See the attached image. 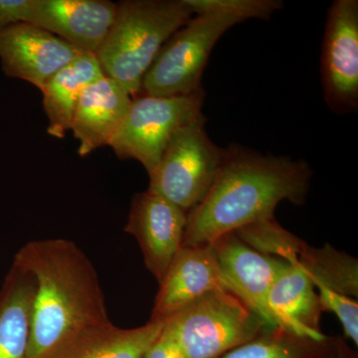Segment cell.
Segmentation results:
<instances>
[{"mask_svg":"<svg viewBox=\"0 0 358 358\" xmlns=\"http://www.w3.org/2000/svg\"><path fill=\"white\" fill-rule=\"evenodd\" d=\"M313 171L305 160L226 148L222 166L208 194L187 213L182 247L213 243L249 224L274 218L284 200L307 201Z\"/></svg>","mask_w":358,"mask_h":358,"instance_id":"1","label":"cell"},{"mask_svg":"<svg viewBox=\"0 0 358 358\" xmlns=\"http://www.w3.org/2000/svg\"><path fill=\"white\" fill-rule=\"evenodd\" d=\"M13 263L36 282L26 358H48L76 334L110 322L98 273L74 242H28Z\"/></svg>","mask_w":358,"mask_h":358,"instance_id":"2","label":"cell"},{"mask_svg":"<svg viewBox=\"0 0 358 358\" xmlns=\"http://www.w3.org/2000/svg\"><path fill=\"white\" fill-rule=\"evenodd\" d=\"M185 0H124L96 57L105 76L129 95L141 83L162 47L192 18Z\"/></svg>","mask_w":358,"mask_h":358,"instance_id":"3","label":"cell"},{"mask_svg":"<svg viewBox=\"0 0 358 358\" xmlns=\"http://www.w3.org/2000/svg\"><path fill=\"white\" fill-rule=\"evenodd\" d=\"M186 358H221L274 329L228 289L200 296L166 320Z\"/></svg>","mask_w":358,"mask_h":358,"instance_id":"4","label":"cell"},{"mask_svg":"<svg viewBox=\"0 0 358 358\" xmlns=\"http://www.w3.org/2000/svg\"><path fill=\"white\" fill-rule=\"evenodd\" d=\"M206 119H196L179 129L150 176L148 192L187 212L208 194L222 166L226 148H219L205 129Z\"/></svg>","mask_w":358,"mask_h":358,"instance_id":"5","label":"cell"},{"mask_svg":"<svg viewBox=\"0 0 358 358\" xmlns=\"http://www.w3.org/2000/svg\"><path fill=\"white\" fill-rule=\"evenodd\" d=\"M240 22L216 14L195 15L162 47L143 77L141 91L155 96H185L199 91L216 42Z\"/></svg>","mask_w":358,"mask_h":358,"instance_id":"6","label":"cell"},{"mask_svg":"<svg viewBox=\"0 0 358 358\" xmlns=\"http://www.w3.org/2000/svg\"><path fill=\"white\" fill-rule=\"evenodd\" d=\"M204 90L189 95L133 99L110 147L121 159L140 162L152 173L179 129L202 114Z\"/></svg>","mask_w":358,"mask_h":358,"instance_id":"7","label":"cell"},{"mask_svg":"<svg viewBox=\"0 0 358 358\" xmlns=\"http://www.w3.org/2000/svg\"><path fill=\"white\" fill-rule=\"evenodd\" d=\"M324 100L336 114L358 108V1L336 0L327 11L322 46Z\"/></svg>","mask_w":358,"mask_h":358,"instance_id":"8","label":"cell"},{"mask_svg":"<svg viewBox=\"0 0 358 358\" xmlns=\"http://www.w3.org/2000/svg\"><path fill=\"white\" fill-rule=\"evenodd\" d=\"M83 50L28 22L0 28V63L7 77L38 88Z\"/></svg>","mask_w":358,"mask_h":358,"instance_id":"9","label":"cell"},{"mask_svg":"<svg viewBox=\"0 0 358 358\" xmlns=\"http://www.w3.org/2000/svg\"><path fill=\"white\" fill-rule=\"evenodd\" d=\"M187 212L157 193H138L131 200L124 231L133 235L145 267L157 282L182 248Z\"/></svg>","mask_w":358,"mask_h":358,"instance_id":"10","label":"cell"},{"mask_svg":"<svg viewBox=\"0 0 358 358\" xmlns=\"http://www.w3.org/2000/svg\"><path fill=\"white\" fill-rule=\"evenodd\" d=\"M109 0H28L23 22L37 26L96 55L114 22Z\"/></svg>","mask_w":358,"mask_h":358,"instance_id":"11","label":"cell"},{"mask_svg":"<svg viewBox=\"0 0 358 358\" xmlns=\"http://www.w3.org/2000/svg\"><path fill=\"white\" fill-rule=\"evenodd\" d=\"M211 245L228 291L236 294L271 326L278 327L268 296L287 261L259 253L234 232L223 235Z\"/></svg>","mask_w":358,"mask_h":358,"instance_id":"12","label":"cell"},{"mask_svg":"<svg viewBox=\"0 0 358 358\" xmlns=\"http://www.w3.org/2000/svg\"><path fill=\"white\" fill-rule=\"evenodd\" d=\"M159 284L150 320L155 322H164L208 292L227 289L211 244L182 247Z\"/></svg>","mask_w":358,"mask_h":358,"instance_id":"13","label":"cell"},{"mask_svg":"<svg viewBox=\"0 0 358 358\" xmlns=\"http://www.w3.org/2000/svg\"><path fill=\"white\" fill-rule=\"evenodd\" d=\"M133 98L107 76L84 90L75 109L70 131L79 141L78 154L84 157L110 145L126 120Z\"/></svg>","mask_w":358,"mask_h":358,"instance_id":"14","label":"cell"},{"mask_svg":"<svg viewBox=\"0 0 358 358\" xmlns=\"http://www.w3.org/2000/svg\"><path fill=\"white\" fill-rule=\"evenodd\" d=\"M275 326L299 336L324 338L320 320L324 312L312 280L299 262H287L268 296Z\"/></svg>","mask_w":358,"mask_h":358,"instance_id":"15","label":"cell"},{"mask_svg":"<svg viewBox=\"0 0 358 358\" xmlns=\"http://www.w3.org/2000/svg\"><path fill=\"white\" fill-rule=\"evenodd\" d=\"M164 326L166 320H150L134 329L112 322L98 324L76 334L48 358H143Z\"/></svg>","mask_w":358,"mask_h":358,"instance_id":"16","label":"cell"},{"mask_svg":"<svg viewBox=\"0 0 358 358\" xmlns=\"http://www.w3.org/2000/svg\"><path fill=\"white\" fill-rule=\"evenodd\" d=\"M103 76L98 59L89 52H83L59 70L41 90L48 120L47 133L56 138H64L84 90Z\"/></svg>","mask_w":358,"mask_h":358,"instance_id":"17","label":"cell"},{"mask_svg":"<svg viewBox=\"0 0 358 358\" xmlns=\"http://www.w3.org/2000/svg\"><path fill=\"white\" fill-rule=\"evenodd\" d=\"M36 282L13 263L0 289V358H26Z\"/></svg>","mask_w":358,"mask_h":358,"instance_id":"18","label":"cell"},{"mask_svg":"<svg viewBox=\"0 0 358 358\" xmlns=\"http://www.w3.org/2000/svg\"><path fill=\"white\" fill-rule=\"evenodd\" d=\"M338 336L313 338L274 327L221 358H338Z\"/></svg>","mask_w":358,"mask_h":358,"instance_id":"19","label":"cell"},{"mask_svg":"<svg viewBox=\"0 0 358 358\" xmlns=\"http://www.w3.org/2000/svg\"><path fill=\"white\" fill-rule=\"evenodd\" d=\"M298 262L315 288L324 287L357 300L358 261L355 257L329 244L315 248L307 243L299 255Z\"/></svg>","mask_w":358,"mask_h":358,"instance_id":"20","label":"cell"},{"mask_svg":"<svg viewBox=\"0 0 358 358\" xmlns=\"http://www.w3.org/2000/svg\"><path fill=\"white\" fill-rule=\"evenodd\" d=\"M245 244L264 255L277 257L289 263L298 262L307 242L285 229L275 218L263 219L234 231Z\"/></svg>","mask_w":358,"mask_h":358,"instance_id":"21","label":"cell"},{"mask_svg":"<svg viewBox=\"0 0 358 358\" xmlns=\"http://www.w3.org/2000/svg\"><path fill=\"white\" fill-rule=\"evenodd\" d=\"M192 14H216L241 21L249 18L268 20L282 7L280 0H185Z\"/></svg>","mask_w":358,"mask_h":358,"instance_id":"22","label":"cell"},{"mask_svg":"<svg viewBox=\"0 0 358 358\" xmlns=\"http://www.w3.org/2000/svg\"><path fill=\"white\" fill-rule=\"evenodd\" d=\"M319 289L320 303L324 312L334 313L338 317L345 339H350L355 346H358V303L355 299L345 296L324 288L317 287Z\"/></svg>","mask_w":358,"mask_h":358,"instance_id":"23","label":"cell"},{"mask_svg":"<svg viewBox=\"0 0 358 358\" xmlns=\"http://www.w3.org/2000/svg\"><path fill=\"white\" fill-rule=\"evenodd\" d=\"M143 358H186L171 329L164 326L159 338L150 346Z\"/></svg>","mask_w":358,"mask_h":358,"instance_id":"24","label":"cell"},{"mask_svg":"<svg viewBox=\"0 0 358 358\" xmlns=\"http://www.w3.org/2000/svg\"><path fill=\"white\" fill-rule=\"evenodd\" d=\"M28 0H0V28L21 22Z\"/></svg>","mask_w":358,"mask_h":358,"instance_id":"25","label":"cell"},{"mask_svg":"<svg viewBox=\"0 0 358 358\" xmlns=\"http://www.w3.org/2000/svg\"><path fill=\"white\" fill-rule=\"evenodd\" d=\"M338 358H358L357 350L348 345L343 336H338Z\"/></svg>","mask_w":358,"mask_h":358,"instance_id":"26","label":"cell"}]
</instances>
